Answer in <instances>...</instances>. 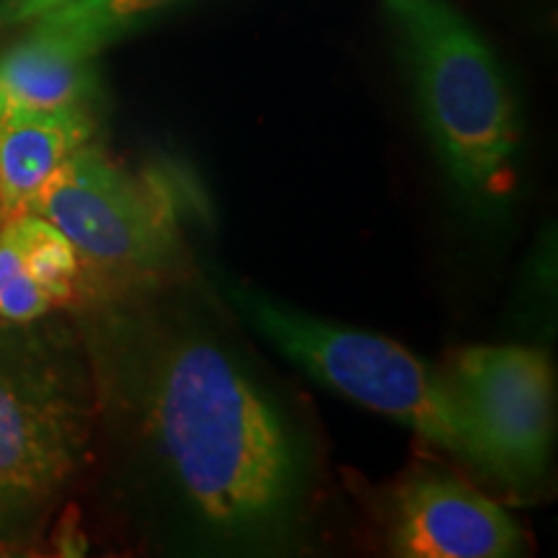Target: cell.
<instances>
[{"label":"cell","mask_w":558,"mask_h":558,"mask_svg":"<svg viewBox=\"0 0 558 558\" xmlns=\"http://www.w3.org/2000/svg\"><path fill=\"white\" fill-rule=\"evenodd\" d=\"M145 429L202 522L228 535L275 525L300 488L295 437L251 375L197 333L166 339L143 375Z\"/></svg>","instance_id":"cell-1"},{"label":"cell","mask_w":558,"mask_h":558,"mask_svg":"<svg viewBox=\"0 0 558 558\" xmlns=\"http://www.w3.org/2000/svg\"><path fill=\"white\" fill-rule=\"evenodd\" d=\"M409 62L418 117L465 197L507 192L520 148V111L497 54L448 0H383Z\"/></svg>","instance_id":"cell-2"},{"label":"cell","mask_w":558,"mask_h":558,"mask_svg":"<svg viewBox=\"0 0 558 558\" xmlns=\"http://www.w3.org/2000/svg\"><path fill=\"white\" fill-rule=\"evenodd\" d=\"M230 298L248 324L313 380L478 469L448 378L399 341L329 324L262 292L233 290Z\"/></svg>","instance_id":"cell-3"},{"label":"cell","mask_w":558,"mask_h":558,"mask_svg":"<svg viewBox=\"0 0 558 558\" xmlns=\"http://www.w3.org/2000/svg\"><path fill=\"white\" fill-rule=\"evenodd\" d=\"M88 439V396L73 367L32 339H0V530L58 497Z\"/></svg>","instance_id":"cell-4"},{"label":"cell","mask_w":558,"mask_h":558,"mask_svg":"<svg viewBox=\"0 0 558 558\" xmlns=\"http://www.w3.org/2000/svg\"><path fill=\"white\" fill-rule=\"evenodd\" d=\"M29 213L68 235L81 262L143 277L177 256V199L156 177H135L96 145L73 153L34 194Z\"/></svg>","instance_id":"cell-5"},{"label":"cell","mask_w":558,"mask_h":558,"mask_svg":"<svg viewBox=\"0 0 558 558\" xmlns=\"http://www.w3.org/2000/svg\"><path fill=\"white\" fill-rule=\"evenodd\" d=\"M476 450L478 471L527 486L548 469L554 445V365L533 347L460 349L445 375Z\"/></svg>","instance_id":"cell-6"},{"label":"cell","mask_w":558,"mask_h":558,"mask_svg":"<svg viewBox=\"0 0 558 558\" xmlns=\"http://www.w3.org/2000/svg\"><path fill=\"white\" fill-rule=\"evenodd\" d=\"M390 550L403 558H505L522 533L497 501L450 473H414L390 505Z\"/></svg>","instance_id":"cell-7"},{"label":"cell","mask_w":558,"mask_h":558,"mask_svg":"<svg viewBox=\"0 0 558 558\" xmlns=\"http://www.w3.org/2000/svg\"><path fill=\"white\" fill-rule=\"evenodd\" d=\"M94 135L88 107L0 111V215L29 213L41 184Z\"/></svg>","instance_id":"cell-8"},{"label":"cell","mask_w":558,"mask_h":558,"mask_svg":"<svg viewBox=\"0 0 558 558\" xmlns=\"http://www.w3.org/2000/svg\"><path fill=\"white\" fill-rule=\"evenodd\" d=\"M94 94V58L50 34L29 29L0 52V111L88 107Z\"/></svg>","instance_id":"cell-9"},{"label":"cell","mask_w":558,"mask_h":558,"mask_svg":"<svg viewBox=\"0 0 558 558\" xmlns=\"http://www.w3.org/2000/svg\"><path fill=\"white\" fill-rule=\"evenodd\" d=\"M186 0H78L29 24L65 41L75 52L96 58L109 45L135 34Z\"/></svg>","instance_id":"cell-10"},{"label":"cell","mask_w":558,"mask_h":558,"mask_svg":"<svg viewBox=\"0 0 558 558\" xmlns=\"http://www.w3.org/2000/svg\"><path fill=\"white\" fill-rule=\"evenodd\" d=\"M5 220H13V226H16L26 267L37 279L39 288L45 290V295L52 300V305H60L73 298L83 262L73 243L68 241V235L54 228L50 220L39 218L34 213Z\"/></svg>","instance_id":"cell-11"},{"label":"cell","mask_w":558,"mask_h":558,"mask_svg":"<svg viewBox=\"0 0 558 558\" xmlns=\"http://www.w3.org/2000/svg\"><path fill=\"white\" fill-rule=\"evenodd\" d=\"M54 308L26 267L13 220L0 228V318L9 324H32Z\"/></svg>","instance_id":"cell-12"},{"label":"cell","mask_w":558,"mask_h":558,"mask_svg":"<svg viewBox=\"0 0 558 558\" xmlns=\"http://www.w3.org/2000/svg\"><path fill=\"white\" fill-rule=\"evenodd\" d=\"M70 3H78V0H0V29L29 26L37 19L65 9Z\"/></svg>","instance_id":"cell-13"},{"label":"cell","mask_w":558,"mask_h":558,"mask_svg":"<svg viewBox=\"0 0 558 558\" xmlns=\"http://www.w3.org/2000/svg\"><path fill=\"white\" fill-rule=\"evenodd\" d=\"M0 218H3V215H0Z\"/></svg>","instance_id":"cell-14"}]
</instances>
